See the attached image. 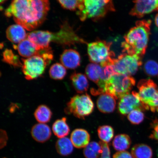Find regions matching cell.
<instances>
[{"label":"cell","instance_id":"277c9868","mask_svg":"<svg viewBox=\"0 0 158 158\" xmlns=\"http://www.w3.org/2000/svg\"><path fill=\"white\" fill-rule=\"evenodd\" d=\"M52 51L50 48L43 49L39 54L21 59L22 69L27 80L37 79L44 73L45 69L53 60Z\"/></svg>","mask_w":158,"mask_h":158},{"label":"cell","instance_id":"836d02e7","mask_svg":"<svg viewBox=\"0 0 158 158\" xmlns=\"http://www.w3.org/2000/svg\"><path fill=\"white\" fill-rule=\"evenodd\" d=\"M102 146V152L100 158H110V149L107 143L101 141L99 142Z\"/></svg>","mask_w":158,"mask_h":158},{"label":"cell","instance_id":"6da1fadb","mask_svg":"<svg viewBox=\"0 0 158 158\" xmlns=\"http://www.w3.org/2000/svg\"><path fill=\"white\" fill-rule=\"evenodd\" d=\"M49 9V0H13L5 15L28 31L43 23Z\"/></svg>","mask_w":158,"mask_h":158},{"label":"cell","instance_id":"7a4b0ae2","mask_svg":"<svg viewBox=\"0 0 158 158\" xmlns=\"http://www.w3.org/2000/svg\"><path fill=\"white\" fill-rule=\"evenodd\" d=\"M151 20L136 22L124 37L122 43L123 52L143 58L147 51L151 34Z\"/></svg>","mask_w":158,"mask_h":158},{"label":"cell","instance_id":"8fae6325","mask_svg":"<svg viewBox=\"0 0 158 158\" xmlns=\"http://www.w3.org/2000/svg\"><path fill=\"white\" fill-rule=\"evenodd\" d=\"M134 5L130 15L143 17L155 11H158V0H133Z\"/></svg>","mask_w":158,"mask_h":158},{"label":"cell","instance_id":"ba28073f","mask_svg":"<svg viewBox=\"0 0 158 158\" xmlns=\"http://www.w3.org/2000/svg\"><path fill=\"white\" fill-rule=\"evenodd\" d=\"M138 96L146 110L152 111L158 99V87L151 79H142L137 85Z\"/></svg>","mask_w":158,"mask_h":158},{"label":"cell","instance_id":"1f68e13d","mask_svg":"<svg viewBox=\"0 0 158 158\" xmlns=\"http://www.w3.org/2000/svg\"><path fill=\"white\" fill-rule=\"evenodd\" d=\"M127 118L132 124L137 125L143 121L145 115L142 110H135L128 114Z\"/></svg>","mask_w":158,"mask_h":158},{"label":"cell","instance_id":"7c38bea8","mask_svg":"<svg viewBox=\"0 0 158 158\" xmlns=\"http://www.w3.org/2000/svg\"><path fill=\"white\" fill-rule=\"evenodd\" d=\"M53 41L62 44L85 43L83 40L79 37L70 27H64L58 32L53 33Z\"/></svg>","mask_w":158,"mask_h":158},{"label":"cell","instance_id":"5b68a950","mask_svg":"<svg viewBox=\"0 0 158 158\" xmlns=\"http://www.w3.org/2000/svg\"><path fill=\"white\" fill-rule=\"evenodd\" d=\"M135 82V79L131 76L117 73L106 82L104 93L118 99L130 94Z\"/></svg>","mask_w":158,"mask_h":158},{"label":"cell","instance_id":"f546056e","mask_svg":"<svg viewBox=\"0 0 158 158\" xmlns=\"http://www.w3.org/2000/svg\"><path fill=\"white\" fill-rule=\"evenodd\" d=\"M66 68L59 63L53 64L49 69V76L55 80H62L66 76Z\"/></svg>","mask_w":158,"mask_h":158},{"label":"cell","instance_id":"5bb4252c","mask_svg":"<svg viewBox=\"0 0 158 158\" xmlns=\"http://www.w3.org/2000/svg\"><path fill=\"white\" fill-rule=\"evenodd\" d=\"M61 64L65 68L70 69H76L80 66L81 56L77 51L73 49H66L60 57Z\"/></svg>","mask_w":158,"mask_h":158},{"label":"cell","instance_id":"e575fe53","mask_svg":"<svg viewBox=\"0 0 158 158\" xmlns=\"http://www.w3.org/2000/svg\"><path fill=\"white\" fill-rule=\"evenodd\" d=\"M152 127L153 130L149 136L150 138L157 141L158 142V121L155 120L152 124Z\"/></svg>","mask_w":158,"mask_h":158},{"label":"cell","instance_id":"e0dca14e","mask_svg":"<svg viewBox=\"0 0 158 158\" xmlns=\"http://www.w3.org/2000/svg\"><path fill=\"white\" fill-rule=\"evenodd\" d=\"M70 139L75 147L81 149L85 148L89 143L90 135L86 130L77 128L72 132Z\"/></svg>","mask_w":158,"mask_h":158},{"label":"cell","instance_id":"cb8c5ba5","mask_svg":"<svg viewBox=\"0 0 158 158\" xmlns=\"http://www.w3.org/2000/svg\"><path fill=\"white\" fill-rule=\"evenodd\" d=\"M131 140L126 134H120L115 136L112 142L114 149L118 152L126 151L131 146Z\"/></svg>","mask_w":158,"mask_h":158},{"label":"cell","instance_id":"7402d4cb","mask_svg":"<svg viewBox=\"0 0 158 158\" xmlns=\"http://www.w3.org/2000/svg\"><path fill=\"white\" fill-rule=\"evenodd\" d=\"M133 158H152L153 152L151 147L145 144H137L132 148Z\"/></svg>","mask_w":158,"mask_h":158},{"label":"cell","instance_id":"8992f818","mask_svg":"<svg viewBox=\"0 0 158 158\" xmlns=\"http://www.w3.org/2000/svg\"><path fill=\"white\" fill-rule=\"evenodd\" d=\"M112 43L98 40L88 43V54L89 60L100 64L102 67L113 64L114 54L110 50Z\"/></svg>","mask_w":158,"mask_h":158},{"label":"cell","instance_id":"f1b7e54d","mask_svg":"<svg viewBox=\"0 0 158 158\" xmlns=\"http://www.w3.org/2000/svg\"><path fill=\"white\" fill-rule=\"evenodd\" d=\"M3 61L7 64L11 65L15 68L22 66L19 57L15 55L11 49H6L3 53Z\"/></svg>","mask_w":158,"mask_h":158},{"label":"cell","instance_id":"603a6c76","mask_svg":"<svg viewBox=\"0 0 158 158\" xmlns=\"http://www.w3.org/2000/svg\"><path fill=\"white\" fill-rule=\"evenodd\" d=\"M52 129L55 135L59 138L66 137L70 132L66 118L56 120L53 124Z\"/></svg>","mask_w":158,"mask_h":158},{"label":"cell","instance_id":"52a82bcc","mask_svg":"<svg viewBox=\"0 0 158 158\" xmlns=\"http://www.w3.org/2000/svg\"><path fill=\"white\" fill-rule=\"evenodd\" d=\"M94 104L87 94L76 95L67 103L64 111L67 114H73L75 117L84 119L92 113Z\"/></svg>","mask_w":158,"mask_h":158},{"label":"cell","instance_id":"d590c367","mask_svg":"<svg viewBox=\"0 0 158 158\" xmlns=\"http://www.w3.org/2000/svg\"><path fill=\"white\" fill-rule=\"evenodd\" d=\"M113 158H133L132 155L127 151H119L114 154Z\"/></svg>","mask_w":158,"mask_h":158},{"label":"cell","instance_id":"ac0fdd59","mask_svg":"<svg viewBox=\"0 0 158 158\" xmlns=\"http://www.w3.org/2000/svg\"><path fill=\"white\" fill-rule=\"evenodd\" d=\"M97 105L99 110L102 113H111L116 108L115 99L108 94H102L97 101Z\"/></svg>","mask_w":158,"mask_h":158},{"label":"cell","instance_id":"ffe728a7","mask_svg":"<svg viewBox=\"0 0 158 158\" xmlns=\"http://www.w3.org/2000/svg\"><path fill=\"white\" fill-rule=\"evenodd\" d=\"M70 80L72 86L77 93L83 94L87 91L89 84L87 78L84 74L74 73L71 75Z\"/></svg>","mask_w":158,"mask_h":158},{"label":"cell","instance_id":"74e56055","mask_svg":"<svg viewBox=\"0 0 158 158\" xmlns=\"http://www.w3.org/2000/svg\"><path fill=\"white\" fill-rule=\"evenodd\" d=\"M155 21L156 26L158 27V13L155 16Z\"/></svg>","mask_w":158,"mask_h":158},{"label":"cell","instance_id":"d6a6232c","mask_svg":"<svg viewBox=\"0 0 158 158\" xmlns=\"http://www.w3.org/2000/svg\"><path fill=\"white\" fill-rule=\"evenodd\" d=\"M64 8L70 10H77L83 0H57Z\"/></svg>","mask_w":158,"mask_h":158},{"label":"cell","instance_id":"8d00e7d4","mask_svg":"<svg viewBox=\"0 0 158 158\" xmlns=\"http://www.w3.org/2000/svg\"><path fill=\"white\" fill-rule=\"evenodd\" d=\"M8 137L6 132L4 130H1V148H3L6 145Z\"/></svg>","mask_w":158,"mask_h":158},{"label":"cell","instance_id":"9a60e30c","mask_svg":"<svg viewBox=\"0 0 158 158\" xmlns=\"http://www.w3.org/2000/svg\"><path fill=\"white\" fill-rule=\"evenodd\" d=\"M13 47L18 50L20 55L27 58L39 54L42 50L34 43L27 38L22 41L18 45H14Z\"/></svg>","mask_w":158,"mask_h":158},{"label":"cell","instance_id":"d4e9b609","mask_svg":"<svg viewBox=\"0 0 158 158\" xmlns=\"http://www.w3.org/2000/svg\"><path fill=\"white\" fill-rule=\"evenodd\" d=\"M34 116L35 119L39 123L45 124L50 121L52 113L48 106L41 105L35 110Z\"/></svg>","mask_w":158,"mask_h":158},{"label":"cell","instance_id":"9c48e42d","mask_svg":"<svg viewBox=\"0 0 158 158\" xmlns=\"http://www.w3.org/2000/svg\"><path fill=\"white\" fill-rule=\"evenodd\" d=\"M143 58L135 55L123 52L114 59L113 65L118 73L131 76L135 74L142 64Z\"/></svg>","mask_w":158,"mask_h":158},{"label":"cell","instance_id":"3957f363","mask_svg":"<svg viewBox=\"0 0 158 158\" xmlns=\"http://www.w3.org/2000/svg\"><path fill=\"white\" fill-rule=\"evenodd\" d=\"M115 10L112 0H83L77 14L81 21H97Z\"/></svg>","mask_w":158,"mask_h":158},{"label":"cell","instance_id":"2e32d148","mask_svg":"<svg viewBox=\"0 0 158 158\" xmlns=\"http://www.w3.org/2000/svg\"><path fill=\"white\" fill-rule=\"evenodd\" d=\"M32 138L39 143H44L50 139L51 131L50 127L44 123H38L33 126L31 130Z\"/></svg>","mask_w":158,"mask_h":158},{"label":"cell","instance_id":"d6986e66","mask_svg":"<svg viewBox=\"0 0 158 158\" xmlns=\"http://www.w3.org/2000/svg\"><path fill=\"white\" fill-rule=\"evenodd\" d=\"M7 38L10 41L17 44L27 38V35L24 27L19 24L10 26L6 31Z\"/></svg>","mask_w":158,"mask_h":158},{"label":"cell","instance_id":"484cf974","mask_svg":"<svg viewBox=\"0 0 158 158\" xmlns=\"http://www.w3.org/2000/svg\"><path fill=\"white\" fill-rule=\"evenodd\" d=\"M102 71V68L100 65L93 63L88 64L85 69L87 76L97 84L99 82Z\"/></svg>","mask_w":158,"mask_h":158},{"label":"cell","instance_id":"83f0119b","mask_svg":"<svg viewBox=\"0 0 158 158\" xmlns=\"http://www.w3.org/2000/svg\"><path fill=\"white\" fill-rule=\"evenodd\" d=\"M98 133L101 141L107 143L111 141L114 135L113 128L109 125L99 126L98 128Z\"/></svg>","mask_w":158,"mask_h":158},{"label":"cell","instance_id":"f35d334b","mask_svg":"<svg viewBox=\"0 0 158 158\" xmlns=\"http://www.w3.org/2000/svg\"><path fill=\"white\" fill-rule=\"evenodd\" d=\"M6 0H0V2H1V4L3 3Z\"/></svg>","mask_w":158,"mask_h":158},{"label":"cell","instance_id":"44dd1931","mask_svg":"<svg viewBox=\"0 0 158 158\" xmlns=\"http://www.w3.org/2000/svg\"><path fill=\"white\" fill-rule=\"evenodd\" d=\"M73 145L70 139L67 137L59 138L56 142L55 147L57 152L61 156H67L73 151Z\"/></svg>","mask_w":158,"mask_h":158},{"label":"cell","instance_id":"4fadbf2b","mask_svg":"<svg viewBox=\"0 0 158 158\" xmlns=\"http://www.w3.org/2000/svg\"><path fill=\"white\" fill-rule=\"evenodd\" d=\"M53 33L48 31H36L28 33L27 38L41 49L50 48L49 44L53 40Z\"/></svg>","mask_w":158,"mask_h":158},{"label":"cell","instance_id":"4dcf8cb0","mask_svg":"<svg viewBox=\"0 0 158 158\" xmlns=\"http://www.w3.org/2000/svg\"><path fill=\"white\" fill-rule=\"evenodd\" d=\"M143 69L148 76L155 77L158 75V64L155 60H148L144 64Z\"/></svg>","mask_w":158,"mask_h":158},{"label":"cell","instance_id":"30bf717a","mask_svg":"<svg viewBox=\"0 0 158 158\" xmlns=\"http://www.w3.org/2000/svg\"><path fill=\"white\" fill-rule=\"evenodd\" d=\"M118 110L120 114L125 115L135 110L142 111L147 110L138 96V93L135 91L122 97L120 99L118 104Z\"/></svg>","mask_w":158,"mask_h":158},{"label":"cell","instance_id":"4316f807","mask_svg":"<svg viewBox=\"0 0 158 158\" xmlns=\"http://www.w3.org/2000/svg\"><path fill=\"white\" fill-rule=\"evenodd\" d=\"M102 149L99 143L92 142L85 148L83 151L86 158H98L101 155Z\"/></svg>","mask_w":158,"mask_h":158}]
</instances>
